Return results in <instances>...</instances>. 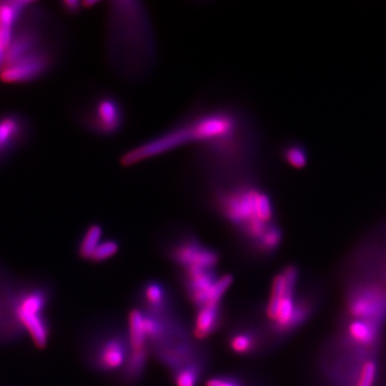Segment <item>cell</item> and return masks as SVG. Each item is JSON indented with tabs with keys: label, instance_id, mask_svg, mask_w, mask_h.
Masks as SVG:
<instances>
[{
	"label": "cell",
	"instance_id": "5b68a950",
	"mask_svg": "<svg viewBox=\"0 0 386 386\" xmlns=\"http://www.w3.org/2000/svg\"><path fill=\"white\" fill-rule=\"evenodd\" d=\"M130 351L128 334L119 330L99 333L88 340L84 349L88 366L104 374L121 369Z\"/></svg>",
	"mask_w": 386,
	"mask_h": 386
},
{
	"label": "cell",
	"instance_id": "3957f363",
	"mask_svg": "<svg viewBox=\"0 0 386 386\" xmlns=\"http://www.w3.org/2000/svg\"><path fill=\"white\" fill-rule=\"evenodd\" d=\"M108 47L112 67L123 78H142L153 68L155 35L143 3L140 1L110 3Z\"/></svg>",
	"mask_w": 386,
	"mask_h": 386
},
{
	"label": "cell",
	"instance_id": "83f0119b",
	"mask_svg": "<svg viewBox=\"0 0 386 386\" xmlns=\"http://www.w3.org/2000/svg\"><path fill=\"white\" fill-rule=\"evenodd\" d=\"M9 43L3 33L0 31V70L3 68V59H5L6 51L9 47Z\"/></svg>",
	"mask_w": 386,
	"mask_h": 386
},
{
	"label": "cell",
	"instance_id": "30bf717a",
	"mask_svg": "<svg viewBox=\"0 0 386 386\" xmlns=\"http://www.w3.org/2000/svg\"><path fill=\"white\" fill-rule=\"evenodd\" d=\"M15 276L0 267V344H15L25 337L11 307V290Z\"/></svg>",
	"mask_w": 386,
	"mask_h": 386
},
{
	"label": "cell",
	"instance_id": "4fadbf2b",
	"mask_svg": "<svg viewBox=\"0 0 386 386\" xmlns=\"http://www.w3.org/2000/svg\"><path fill=\"white\" fill-rule=\"evenodd\" d=\"M33 6V1H0V31L9 42L19 22Z\"/></svg>",
	"mask_w": 386,
	"mask_h": 386
},
{
	"label": "cell",
	"instance_id": "52a82bcc",
	"mask_svg": "<svg viewBox=\"0 0 386 386\" xmlns=\"http://www.w3.org/2000/svg\"><path fill=\"white\" fill-rule=\"evenodd\" d=\"M167 255L183 269L198 267L215 269L220 261V255L214 248L208 247L190 231H181L169 242Z\"/></svg>",
	"mask_w": 386,
	"mask_h": 386
},
{
	"label": "cell",
	"instance_id": "7402d4cb",
	"mask_svg": "<svg viewBox=\"0 0 386 386\" xmlns=\"http://www.w3.org/2000/svg\"><path fill=\"white\" fill-rule=\"evenodd\" d=\"M281 242H283V231L280 226L276 224L264 234L263 237L255 244L251 251L263 257L271 255L280 247Z\"/></svg>",
	"mask_w": 386,
	"mask_h": 386
},
{
	"label": "cell",
	"instance_id": "ac0fdd59",
	"mask_svg": "<svg viewBox=\"0 0 386 386\" xmlns=\"http://www.w3.org/2000/svg\"><path fill=\"white\" fill-rule=\"evenodd\" d=\"M380 334V323L372 321L353 320L348 326V335L354 344L371 346Z\"/></svg>",
	"mask_w": 386,
	"mask_h": 386
},
{
	"label": "cell",
	"instance_id": "d6986e66",
	"mask_svg": "<svg viewBox=\"0 0 386 386\" xmlns=\"http://www.w3.org/2000/svg\"><path fill=\"white\" fill-rule=\"evenodd\" d=\"M103 238V226L99 224H92L86 228L81 236L78 244V255L81 259L90 261L94 250L101 243Z\"/></svg>",
	"mask_w": 386,
	"mask_h": 386
},
{
	"label": "cell",
	"instance_id": "d4e9b609",
	"mask_svg": "<svg viewBox=\"0 0 386 386\" xmlns=\"http://www.w3.org/2000/svg\"><path fill=\"white\" fill-rule=\"evenodd\" d=\"M119 250V243L115 240H103L100 245L96 248L90 261L94 263H101L106 260L111 259Z\"/></svg>",
	"mask_w": 386,
	"mask_h": 386
},
{
	"label": "cell",
	"instance_id": "4316f807",
	"mask_svg": "<svg viewBox=\"0 0 386 386\" xmlns=\"http://www.w3.org/2000/svg\"><path fill=\"white\" fill-rule=\"evenodd\" d=\"M62 10L66 11L68 15H76L80 13L81 10L84 9L83 3L76 1V0H66L62 3Z\"/></svg>",
	"mask_w": 386,
	"mask_h": 386
},
{
	"label": "cell",
	"instance_id": "9c48e42d",
	"mask_svg": "<svg viewBox=\"0 0 386 386\" xmlns=\"http://www.w3.org/2000/svg\"><path fill=\"white\" fill-rule=\"evenodd\" d=\"M348 308L354 320L381 323L386 317V291L376 285L358 287L350 296Z\"/></svg>",
	"mask_w": 386,
	"mask_h": 386
},
{
	"label": "cell",
	"instance_id": "8992f818",
	"mask_svg": "<svg viewBox=\"0 0 386 386\" xmlns=\"http://www.w3.org/2000/svg\"><path fill=\"white\" fill-rule=\"evenodd\" d=\"M82 123L94 135L102 137L117 135L126 124V108L119 96L102 92L94 96L83 112Z\"/></svg>",
	"mask_w": 386,
	"mask_h": 386
},
{
	"label": "cell",
	"instance_id": "484cf974",
	"mask_svg": "<svg viewBox=\"0 0 386 386\" xmlns=\"http://www.w3.org/2000/svg\"><path fill=\"white\" fill-rule=\"evenodd\" d=\"M205 386H250L243 378L233 375L215 376L205 382Z\"/></svg>",
	"mask_w": 386,
	"mask_h": 386
},
{
	"label": "cell",
	"instance_id": "603a6c76",
	"mask_svg": "<svg viewBox=\"0 0 386 386\" xmlns=\"http://www.w3.org/2000/svg\"><path fill=\"white\" fill-rule=\"evenodd\" d=\"M281 155L283 160L294 169H303L308 161L306 149L299 143H289L285 145Z\"/></svg>",
	"mask_w": 386,
	"mask_h": 386
},
{
	"label": "cell",
	"instance_id": "ffe728a7",
	"mask_svg": "<svg viewBox=\"0 0 386 386\" xmlns=\"http://www.w3.org/2000/svg\"><path fill=\"white\" fill-rule=\"evenodd\" d=\"M128 338L131 350L147 348L146 336L143 328V312L140 309H132L128 318Z\"/></svg>",
	"mask_w": 386,
	"mask_h": 386
},
{
	"label": "cell",
	"instance_id": "2e32d148",
	"mask_svg": "<svg viewBox=\"0 0 386 386\" xmlns=\"http://www.w3.org/2000/svg\"><path fill=\"white\" fill-rule=\"evenodd\" d=\"M228 346L233 353L238 355H251L259 351L261 336L255 328L238 326L228 334Z\"/></svg>",
	"mask_w": 386,
	"mask_h": 386
},
{
	"label": "cell",
	"instance_id": "8fae6325",
	"mask_svg": "<svg viewBox=\"0 0 386 386\" xmlns=\"http://www.w3.org/2000/svg\"><path fill=\"white\" fill-rule=\"evenodd\" d=\"M28 120L21 114L0 116V163L9 160L29 137Z\"/></svg>",
	"mask_w": 386,
	"mask_h": 386
},
{
	"label": "cell",
	"instance_id": "e0dca14e",
	"mask_svg": "<svg viewBox=\"0 0 386 386\" xmlns=\"http://www.w3.org/2000/svg\"><path fill=\"white\" fill-rule=\"evenodd\" d=\"M147 358H149L147 348L131 350L127 362L120 369L121 381L129 385V384L135 383L140 378H142L145 368H146Z\"/></svg>",
	"mask_w": 386,
	"mask_h": 386
},
{
	"label": "cell",
	"instance_id": "7c38bea8",
	"mask_svg": "<svg viewBox=\"0 0 386 386\" xmlns=\"http://www.w3.org/2000/svg\"><path fill=\"white\" fill-rule=\"evenodd\" d=\"M299 269L294 265H289L283 269L281 273L276 275L271 283V295L265 308V316L269 324L275 321L279 306L283 297L290 292H294L297 281H299Z\"/></svg>",
	"mask_w": 386,
	"mask_h": 386
},
{
	"label": "cell",
	"instance_id": "5bb4252c",
	"mask_svg": "<svg viewBox=\"0 0 386 386\" xmlns=\"http://www.w3.org/2000/svg\"><path fill=\"white\" fill-rule=\"evenodd\" d=\"M221 321V303L204 305L196 312L193 325V336L200 340L206 339L219 328Z\"/></svg>",
	"mask_w": 386,
	"mask_h": 386
},
{
	"label": "cell",
	"instance_id": "277c9868",
	"mask_svg": "<svg viewBox=\"0 0 386 386\" xmlns=\"http://www.w3.org/2000/svg\"><path fill=\"white\" fill-rule=\"evenodd\" d=\"M52 299L50 283L15 277L11 290L12 312L22 332L39 350H44L52 338V324L49 318Z\"/></svg>",
	"mask_w": 386,
	"mask_h": 386
},
{
	"label": "cell",
	"instance_id": "ba28073f",
	"mask_svg": "<svg viewBox=\"0 0 386 386\" xmlns=\"http://www.w3.org/2000/svg\"><path fill=\"white\" fill-rule=\"evenodd\" d=\"M55 62L54 53L49 45L33 51L0 70V80L6 84H23L33 82L47 74Z\"/></svg>",
	"mask_w": 386,
	"mask_h": 386
},
{
	"label": "cell",
	"instance_id": "7a4b0ae2",
	"mask_svg": "<svg viewBox=\"0 0 386 386\" xmlns=\"http://www.w3.org/2000/svg\"><path fill=\"white\" fill-rule=\"evenodd\" d=\"M208 205L250 250L276 222L275 203L258 173L206 185Z\"/></svg>",
	"mask_w": 386,
	"mask_h": 386
},
{
	"label": "cell",
	"instance_id": "cb8c5ba5",
	"mask_svg": "<svg viewBox=\"0 0 386 386\" xmlns=\"http://www.w3.org/2000/svg\"><path fill=\"white\" fill-rule=\"evenodd\" d=\"M377 375V360L370 358L358 370V377L354 380V386H375Z\"/></svg>",
	"mask_w": 386,
	"mask_h": 386
},
{
	"label": "cell",
	"instance_id": "9a60e30c",
	"mask_svg": "<svg viewBox=\"0 0 386 386\" xmlns=\"http://www.w3.org/2000/svg\"><path fill=\"white\" fill-rule=\"evenodd\" d=\"M142 299L146 308L145 312L155 316H170V296L162 283L157 281L147 283L142 290Z\"/></svg>",
	"mask_w": 386,
	"mask_h": 386
},
{
	"label": "cell",
	"instance_id": "6da1fadb",
	"mask_svg": "<svg viewBox=\"0 0 386 386\" xmlns=\"http://www.w3.org/2000/svg\"><path fill=\"white\" fill-rule=\"evenodd\" d=\"M251 120L247 112L232 104L199 108L172 127L126 151L120 163L131 167L186 145L196 147L218 141L243 129Z\"/></svg>",
	"mask_w": 386,
	"mask_h": 386
},
{
	"label": "cell",
	"instance_id": "44dd1931",
	"mask_svg": "<svg viewBox=\"0 0 386 386\" xmlns=\"http://www.w3.org/2000/svg\"><path fill=\"white\" fill-rule=\"evenodd\" d=\"M205 368L204 358L192 362L174 371V382L176 386H196L202 377Z\"/></svg>",
	"mask_w": 386,
	"mask_h": 386
}]
</instances>
